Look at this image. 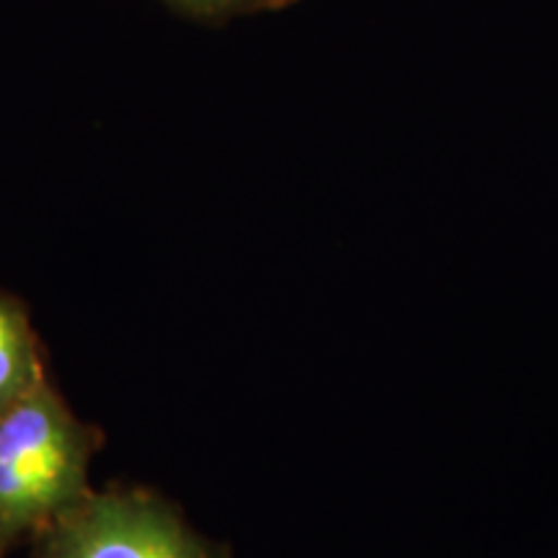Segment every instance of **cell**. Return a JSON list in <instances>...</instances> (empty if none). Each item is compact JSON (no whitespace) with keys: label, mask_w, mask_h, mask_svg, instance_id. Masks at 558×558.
<instances>
[{"label":"cell","mask_w":558,"mask_h":558,"mask_svg":"<svg viewBox=\"0 0 558 558\" xmlns=\"http://www.w3.org/2000/svg\"><path fill=\"white\" fill-rule=\"evenodd\" d=\"M190 3H199V5H213V3H228V0H190Z\"/></svg>","instance_id":"4"},{"label":"cell","mask_w":558,"mask_h":558,"mask_svg":"<svg viewBox=\"0 0 558 558\" xmlns=\"http://www.w3.org/2000/svg\"><path fill=\"white\" fill-rule=\"evenodd\" d=\"M94 439L50 383L0 414V558L88 497Z\"/></svg>","instance_id":"1"},{"label":"cell","mask_w":558,"mask_h":558,"mask_svg":"<svg viewBox=\"0 0 558 558\" xmlns=\"http://www.w3.org/2000/svg\"><path fill=\"white\" fill-rule=\"evenodd\" d=\"M32 543L34 558H222L148 492H90Z\"/></svg>","instance_id":"2"},{"label":"cell","mask_w":558,"mask_h":558,"mask_svg":"<svg viewBox=\"0 0 558 558\" xmlns=\"http://www.w3.org/2000/svg\"><path fill=\"white\" fill-rule=\"evenodd\" d=\"M45 380L29 320L19 303L0 292V414Z\"/></svg>","instance_id":"3"}]
</instances>
